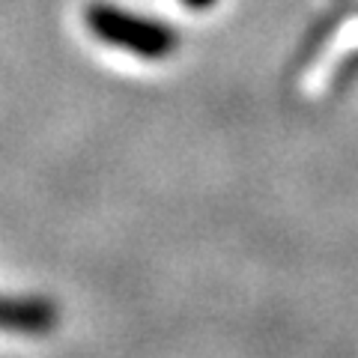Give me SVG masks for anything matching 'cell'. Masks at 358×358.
I'll return each instance as SVG.
<instances>
[{"label":"cell","mask_w":358,"mask_h":358,"mask_svg":"<svg viewBox=\"0 0 358 358\" xmlns=\"http://www.w3.org/2000/svg\"><path fill=\"white\" fill-rule=\"evenodd\" d=\"M84 24L99 42L141 60H164L179 45V36L171 24L114 3H105V0H96V3L84 9Z\"/></svg>","instance_id":"6da1fadb"},{"label":"cell","mask_w":358,"mask_h":358,"mask_svg":"<svg viewBox=\"0 0 358 358\" xmlns=\"http://www.w3.org/2000/svg\"><path fill=\"white\" fill-rule=\"evenodd\" d=\"M57 305L39 296H0V329L15 334H48L57 326Z\"/></svg>","instance_id":"7a4b0ae2"},{"label":"cell","mask_w":358,"mask_h":358,"mask_svg":"<svg viewBox=\"0 0 358 358\" xmlns=\"http://www.w3.org/2000/svg\"><path fill=\"white\" fill-rule=\"evenodd\" d=\"M218 0H182V6H188V9H197V13H203V9H209V6H215Z\"/></svg>","instance_id":"3957f363"}]
</instances>
